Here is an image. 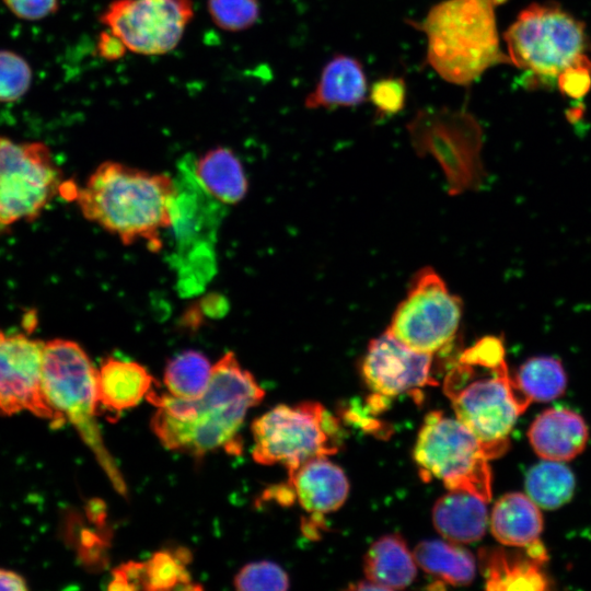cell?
<instances>
[{
	"mask_svg": "<svg viewBox=\"0 0 591 591\" xmlns=\"http://www.w3.org/2000/svg\"><path fill=\"white\" fill-rule=\"evenodd\" d=\"M523 552L502 547L483 548L479 553L480 570L487 590H535L548 588V578L543 570L547 560L528 548Z\"/></svg>",
	"mask_w": 591,
	"mask_h": 591,
	"instance_id": "e0dca14e",
	"label": "cell"
},
{
	"mask_svg": "<svg viewBox=\"0 0 591 591\" xmlns=\"http://www.w3.org/2000/svg\"><path fill=\"white\" fill-rule=\"evenodd\" d=\"M153 390L147 398L157 406L151 422L155 436L165 448L194 456L219 449L239 453L237 433L246 413L265 396L233 352H227L212 366L208 386L198 398H179Z\"/></svg>",
	"mask_w": 591,
	"mask_h": 591,
	"instance_id": "6da1fadb",
	"label": "cell"
},
{
	"mask_svg": "<svg viewBox=\"0 0 591 591\" xmlns=\"http://www.w3.org/2000/svg\"><path fill=\"white\" fill-rule=\"evenodd\" d=\"M370 100L381 115L398 113L405 105L406 83L402 78H385L373 83Z\"/></svg>",
	"mask_w": 591,
	"mask_h": 591,
	"instance_id": "1f68e13d",
	"label": "cell"
},
{
	"mask_svg": "<svg viewBox=\"0 0 591 591\" xmlns=\"http://www.w3.org/2000/svg\"><path fill=\"white\" fill-rule=\"evenodd\" d=\"M123 43L111 32L103 33L99 42V50L103 57L117 58L125 51Z\"/></svg>",
	"mask_w": 591,
	"mask_h": 591,
	"instance_id": "e575fe53",
	"label": "cell"
},
{
	"mask_svg": "<svg viewBox=\"0 0 591 591\" xmlns=\"http://www.w3.org/2000/svg\"><path fill=\"white\" fill-rule=\"evenodd\" d=\"M253 457L282 464L288 474L302 463L336 454L343 442L337 419L317 402L278 405L252 424Z\"/></svg>",
	"mask_w": 591,
	"mask_h": 591,
	"instance_id": "52a82bcc",
	"label": "cell"
},
{
	"mask_svg": "<svg viewBox=\"0 0 591 591\" xmlns=\"http://www.w3.org/2000/svg\"><path fill=\"white\" fill-rule=\"evenodd\" d=\"M366 578L382 588L408 587L417 575V563L404 538L387 534L371 544L363 558Z\"/></svg>",
	"mask_w": 591,
	"mask_h": 591,
	"instance_id": "7402d4cb",
	"label": "cell"
},
{
	"mask_svg": "<svg viewBox=\"0 0 591 591\" xmlns=\"http://www.w3.org/2000/svg\"><path fill=\"white\" fill-rule=\"evenodd\" d=\"M211 370L212 366L201 352L186 350L167 363L164 384L173 396L198 398L208 386Z\"/></svg>",
	"mask_w": 591,
	"mask_h": 591,
	"instance_id": "4316f807",
	"label": "cell"
},
{
	"mask_svg": "<svg viewBox=\"0 0 591 591\" xmlns=\"http://www.w3.org/2000/svg\"><path fill=\"white\" fill-rule=\"evenodd\" d=\"M208 10L213 22L225 31H242L258 19L257 0H209Z\"/></svg>",
	"mask_w": 591,
	"mask_h": 591,
	"instance_id": "4dcf8cb0",
	"label": "cell"
},
{
	"mask_svg": "<svg viewBox=\"0 0 591 591\" xmlns=\"http://www.w3.org/2000/svg\"><path fill=\"white\" fill-rule=\"evenodd\" d=\"M32 83V69L19 54L0 49V102L11 103L20 100Z\"/></svg>",
	"mask_w": 591,
	"mask_h": 591,
	"instance_id": "f1b7e54d",
	"label": "cell"
},
{
	"mask_svg": "<svg viewBox=\"0 0 591 591\" xmlns=\"http://www.w3.org/2000/svg\"><path fill=\"white\" fill-rule=\"evenodd\" d=\"M367 77L362 65L350 56L337 55L323 68L315 89L306 96L310 109L357 106L366 101Z\"/></svg>",
	"mask_w": 591,
	"mask_h": 591,
	"instance_id": "ac0fdd59",
	"label": "cell"
},
{
	"mask_svg": "<svg viewBox=\"0 0 591 591\" xmlns=\"http://www.w3.org/2000/svg\"><path fill=\"white\" fill-rule=\"evenodd\" d=\"M44 345L0 331V414L28 412L60 427L66 419L48 404L42 386Z\"/></svg>",
	"mask_w": 591,
	"mask_h": 591,
	"instance_id": "4fadbf2b",
	"label": "cell"
},
{
	"mask_svg": "<svg viewBox=\"0 0 591 591\" xmlns=\"http://www.w3.org/2000/svg\"><path fill=\"white\" fill-rule=\"evenodd\" d=\"M61 188V172L46 144L0 136V235L37 218Z\"/></svg>",
	"mask_w": 591,
	"mask_h": 591,
	"instance_id": "30bf717a",
	"label": "cell"
},
{
	"mask_svg": "<svg viewBox=\"0 0 591 591\" xmlns=\"http://www.w3.org/2000/svg\"><path fill=\"white\" fill-rule=\"evenodd\" d=\"M407 130L417 153L431 154L440 163L452 195L482 183V131L470 113L424 108L407 125Z\"/></svg>",
	"mask_w": 591,
	"mask_h": 591,
	"instance_id": "9c48e42d",
	"label": "cell"
},
{
	"mask_svg": "<svg viewBox=\"0 0 591 591\" xmlns=\"http://www.w3.org/2000/svg\"><path fill=\"white\" fill-rule=\"evenodd\" d=\"M417 565L427 573L452 586H465L473 581L476 560L471 552L454 542L422 541L413 552Z\"/></svg>",
	"mask_w": 591,
	"mask_h": 591,
	"instance_id": "cb8c5ba5",
	"label": "cell"
},
{
	"mask_svg": "<svg viewBox=\"0 0 591 591\" xmlns=\"http://www.w3.org/2000/svg\"><path fill=\"white\" fill-rule=\"evenodd\" d=\"M153 383L152 375L141 364L108 357L97 370L99 404L120 413L138 405L153 389Z\"/></svg>",
	"mask_w": 591,
	"mask_h": 591,
	"instance_id": "ffe728a7",
	"label": "cell"
},
{
	"mask_svg": "<svg viewBox=\"0 0 591 591\" xmlns=\"http://www.w3.org/2000/svg\"><path fill=\"white\" fill-rule=\"evenodd\" d=\"M27 589L26 580L21 575L0 568V590L24 591Z\"/></svg>",
	"mask_w": 591,
	"mask_h": 591,
	"instance_id": "d590c367",
	"label": "cell"
},
{
	"mask_svg": "<svg viewBox=\"0 0 591 591\" xmlns=\"http://www.w3.org/2000/svg\"><path fill=\"white\" fill-rule=\"evenodd\" d=\"M431 367V354L409 348L387 329L370 341L361 373L367 386L376 395L393 397L437 384Z\"/></svg>",
	"mask_w": 591,
	"mask_h": 591,
	"instance_id": "5bb4252c",
	"label": "cell"
},
{
	"mask_svg": "<svg viewBox=\"0 0 591 591\" xmlns=\"http://www.w3.org/2000/svg\"><path fill=\"white\" fill-rule=\"evenodd\" d=\"M3 3L16 18L25 21H38L55 13L59 0H3Z\"/></svg>",
	"mask_w": 591,
	"mask_h": 591,
	"instance_id": "836d02e7",
	"label": "cell"
},
{
	"mask_svg": "<svg viewBox=\"0 0 591 591\" xmlns=\"http://www.w3.org/2000/svg\"><path fill=\"white\" fill-rule=\"evenodd\" d=\"M572 472L558 461L545 460L526 474L528 496L543 509H557L567 503L575 491Z\"/></svg>",
	"mask_w": 591,
	"mask_h": 591,
	"instance_id": "484cf974",
	"label": "cell"
},
{
	"mask_svg": "<svg viewBox=\"0 0 591 591\" xmlns=\"http://www.w3.org/2000/svg\"><path fill=\"white\" fill-rule=\"evenodd\" d=\"M443 392L490 459L507 450L509 433L531 404L517 389L503 343L496 336L483 337L460 354L444 376Z\"/></svg>",
	"mask_w": 591,
	"mask_h": 591,
	"instance_id": "7a4b0ae2",
	"label": "cell"
},
{
	"mask_svg": "<svg viewBox=\"0 0 591 591\" xmlns=\"http://www.w3.org/2000/svg\"><path fill=\"white\" fill-rule=\"evenodd\" d=\"M188 556V552L184 548L160 551L153 554L147 561L141 563V589L171 590L194 588L190 586L193 582L186 570Z\"/></svg>",
	"mask_w": 591,
	"mask_h": 591,
	"instance_id": "83f0119b",
	"label": "cell"
},
{
	"mask_svg": "<svg viewBox=\"0 0 591 591\" xmlns=\"http://www.w3.org/2000/svg\"><path fill=\"white\" fill-rule=\"evenodd\" d=\"M520 393L530 402H548L564 394L567 375L554 357L536 356L525 360L512 375Z\"/></svg>",
	"mask_w": 591,
	"mask_h": 591,
	"instance_id": "d4e9b609",
	"label": "cell"
},
{
	"mask_svg": "<svg viewBox=\"0 0 591 591\" xmlns=\"http://www.w3.org/2000/svg\"><path fill=\"white\" fill-rule=\"evenodd\" d=\"M502 0H444L413 23L427 37V62L445 81L467 85L489 68L511 63L501 51L496 5Z\"/></svg>",
	"mask_w": 591,
	"mask_h": 591,
	"instance_id": "277c9868",
	"label": "cell"
},
{
	"mask_svg": "<svg viewBox=\"0 0 591 591\" xmlns=\"http://www.w3.org/2000/svg\"><path fill=\"white\" fill-rule=\"evenodd\" d=\"M241 591H283L289 588L286 571L275 563L260 560L245 565L234 577Z\"/></svg>",
	"mask_w": 591,
	"mask_h": 591,
	"instance_id": "f546056e",
	"label": "cell"
},
{
	"mask_svg": "<svg viewBox=\"0 0 591 591\" xmlns=\"http://www.w3.org/2000/svg\"><path fill=\"white\" fill-rule=\"evenodd\" d=\"M288 475L289 485L301 507L314 518L336 511L347 499L348 479L327 456L311 459Z\"/></svg>",
	"mask_w": 591,
	"mask_h": 591,
	"instance_id": "9a60e30c",
	"label": "cell"
},
{
	"mask_svg": "<svg viewBox=\"0 0 591 591\" xmlns=\"http://www.w3.org/2000/svg\"><path fill=\"white\" fill-rule=\"evenodd\" d=\"M529 440L534 452L544 460L569 461L580 454L588 442L584 419L567 408H548L530 426Z\"/></svg>",
	"mask_w": 591,
	"mask_h": 591,
	"instance_id": "2e32d148",
	"label": "cell"
},
{
	"mask_svg": "<svg viewBox=\"0 0 591 591\" xmlns=\"http://www.w3.org/2000/svg\"><path fill=\"white\" fill-rule=\"evenodd\" d=\"M559 89L569 96L579 97L591 86V61L583 57L567 68L557 79Z\"/></svg>",
	"mask_w": 591,
	"mask_h": 591,
	"instance_id": "d6a6232c",
	"label": "cell"
},
{
	"mask_svg": "<svg viewBox=\"0 0 591 591\" xmlns=\"http://www.w3.org/2000/svg\"><path fill=\"white\" fill-rule=\"evenodd\" d=\"M424 480L431 477L449 490H464L489 501L490 460L480 440L457 418L433 410L426 415L414 448Z\"/></svg>",
	"mask_w": 591,
	"mask_h": 591,
	"instance_id": "ba28073f",
	"label": "cell"
},
{
	"mask_svg": "<svg viewBox=\"0 0 591 591\" xmlns=\"http://www.w3.org/2000/svg\"><path fill=\"white\" fill-rule=\"evenodd\" d=\"M193 14L190 0H115L101 22L125 48L162 55L178 44Z\"/></svg>",
	"mask_w": 591,
	"mask_h": 591,
	"instance_id": "7c38bea8",
	"label": "cell"
},
{
	"mask_svg": "<svg viewBox=\"0 0 591 591\" xmlns=\"http://www.w3.org/2000/svg\"><path fill=\"white\" fill-rule=\"evenodd\" d=\"M503 37L511 63L533 82H555L567 68L586 57L584 25L556 4L528 5Z\"/></svg>",
	"mask_w": 591,
	"mask_h": 591,
	"instance_id": "5b68a950",
	"label": "cell"
},
{
	"mask_svg": "<svg viewBox=\"0 0 591 591\" xmlns=\"http://www.w3.org/2000/svg\"><path fill=\"white\" fill-rule=\"evenodd\" d=\"M42 386L48 404L79 431L119 490L124 484L103 447L95 422L97 370L74 341L53 339L44 345Z\"/></svg>",
	"mask_w": 591,
	"mask_h": 591,
	"instance_id": "8992f818",
	"label": "cell"
},
{
	"mask_svg": "<svg viewBox=\"0 0 591 591\" xmlns=\"http://www.w3.org/2000/svg\"><path fill=\"white\" fill-rule=\"evenodd\" d=\"M175 182L118 162L102 163L76 192L82 215L129 245L148 241L161 246V232L172 225Z\"/></svg>",
	"mask_w": 591,
	"mask_h": 591,
	"instance_id": "3957f363",
	"label": "cell"
},
{
	"mask_svg": "<svg viewBox=\"0 0 591 591\" xmlns=\"http://www.w3.org/2000/svg\"><path fill=\"white\" fill-rule=\"evenodd\" d=\"M487 501L464 490H449L432 509V521L441 536L454 543L483 537L488 523Z\"/></svg>",
	"mask_w": 591,
	"mask_h": 591,
	"instance_id": "d6986e66",
	"label": "cell"
},
{
	"mask_svg": "<svg viewBox=\"0 0 591 591\" xmlns=\"http://www.w3.org/2000/svg\"><path fill=\"white\" fill-rule=\"evenodd\" d=\"M489 525L498 542L523 548L540 541L543 518L538 506L529 496L510 493L496 501Z\"/></svg>",
	"mask_w": 591,
	"mask_h": 591,
	"instance_id": "44dd1931",
	"label": "cell"
},
{
	"mask_svg": "<svg viewBox=\"0 0 591 591\" xmlns=\"http://www.w3.org/2000/svg\"><path fill=\"white\" fill-rule=\"evenodd\" d=\"M193 173L201 188L217 201L233 205L247 192V181L239 159L227 148H216L193 162Z\"/></svg>",
	"mask_w": 591,
	"mask_h": 591,
	"instance_id": "603a6c76",
	"label": "cell"
},
{
	"mask_svg": "<svg viewBox=\"0 0 591 591\" xmlns=\"http://www.w3.org/2000/svg\"><path fill=\"white\" fill-rule=\"evenodd\" d=\"M463 305L442 278L422 268L396 308L389 331L409 348L433 355L454 338Z\"/></svg>",
	"mask_w": 591,
	"mask_h": 591,
	"instance_id": "8fae6325",
	"label": "cell"
}]
</instances>
